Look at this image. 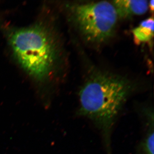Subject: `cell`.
Returning a JSON list of instances; mask_svg holds the SVG:
<instances>
[{
    "instance_id": "cell-1",
    "label": "cell",
    "mask_w": 154,
    "mask_h": 154,
    "mask_svg": "<svg viewBox=\"0 0 154 154\" xmlns=\"http://www.w3.org/2000/svg\"><path fill=\"white\" fill-rule=\"evenodd\" d=\"M132 89L131 84L124 79L99 74L90 79L80 90L77 113L88 119L100 130L107 154H110L113 125Z\"/></svg>"
},
{
    "instance_id": "cell-2",
    "label": "cell",
    "mask_w": 154,
    "mask_h": 154,
    "mask_svg": "<svg viewBox=\"0 0 154 154\" xmlns=\"http://www.w3.org/2000/svg\"><path fill=\"white\" fill-rule=\"evenodd\" d=\"M9 42L19 65L38 81L47 79L53 70L58 57L54 36L47 28L36 25L12 31Z\"/></svg>"
},
{
    "instance_id": "cell-3",
    "label": "cell",
    "mask_w": 154,
    "mask_h": 154,
    "mask_svg": "<svg viewBox=\"0 0 154 154\" xmlns=\"http://www.w3.org/2000/svg\"><path fill=\"white\" fill-rule=\"evenodd\" d=\"M73 15L83 36L96 43L112 36L118 17L113 4L106 1L78 5L74 8Z\"/></svg>"
},
{
    "instance_id": "cell-4",
    "label": "cell",
    "mask_w": 154,
    "mask_h": 154,
    "mask_svg": "<svg viewBox=\"0 0 154 154\" xmlns=\"http://www.w3.org/2000/svg\"><path fill=\"white\" fill-rule=\"evenodd\" d=\"M113 2L118 17L122 18L142 15L148 10V2L145 0H117Z\"/></svg>"
},
{
    "instance_id": "cell-5",
    "label": "cell",
    "mask_w": 154,
    "mask_h": 154,
    "mask_svg": "<svg viewBox=\"0 0 154 154\" xmlns=\"http://www.w3.org/2000/svg\"><path fill=\"white\" fill-rule=\"evenodd\" d=\"M136 41L138 43L150 41L154 36V19L150 18L143 21L133 30Z\"/></svg>"
},
{
    "instance_id": "cell-6",
    "label": "cell",
    "mask_w": 154,
    "mask_h": 154,
    "mask_svg": "<svg viewBox=\"0 0 154 154\" xmlns=\"http://www.w3.org/2000/svg\"><path fill=\"white\" fill-rule=\"evenodd\" d=\"M148 131L139 147L140 154H154V122H146Z\"/></svg>"
},
{
    "instance_id": "cell-7",
    "label": "cell",
    "mask_w": 154,
    "mask_h": 154,
    "mask_svg": "<svg viewBox=\"0 0 154 154\" xmlns=\"http://www.w3.org/2000/svg\"><path fill=\"white\" fill-rule=\"evenodd\" d=\"M154 1H150L149 3V7L151 10L152 11H153L154 8Z\"/></svg>"
}]
</instances>
